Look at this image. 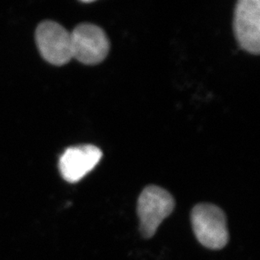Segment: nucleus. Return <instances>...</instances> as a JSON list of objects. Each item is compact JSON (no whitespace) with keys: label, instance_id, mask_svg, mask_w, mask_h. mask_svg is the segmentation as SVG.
I'll return each mask as SVG.
<instances>
[{"label":"nucleus","instance_id":"1","mask_svg":"<svg viewBox=\"0 0 260 260\" xmlns=\"http://www.w3.org/2000/svg\"><path fill=\"white\" fill-rule=\"evenodd\" d=\"M191 223L197 240L206 248L221 249L229 242L226 216L218 206L197 205L192 210Z\"/></svg>","mask_w":260,"mask_h":260},{"label":"nucleus","instance_id":"2","mask_svg":"<svg viewBox=\"0 0 260 260\" xmlns=\"http://www.w3.org/2000/svg\"><path fill=\"white\" fill-rule=\"evenodd\" d=\"M174 206L172 194L161 187L149 185L143 189L138 198V213L144 238L153 237L162 221L172 213Z\"/></svg>","mask_w":260,"mask_h":260},{"label":"nucleus","instance_id":"3","mask_svg":"<svg viewBox=\"0 0 260 260\" xmlns=\"http://www.w3.org/2000/svg\"><path fill=\"white\" fill-rule=\"evenodd\" d=\"M73 58L85 65H97L108 56L110 41L98 25L82 23L71 33Z\"/></svg>","mask_w":260,"mask_h":260},{"label":"nucleus","instance_id":"4","mask_svg":"<svg viewBox=\"0 0 260 260\" xmlns=\"http://www.w3.org/2000/svg\"><path fill=\"white\" fill-rule=\"evenodd\" d=\"M36 42L42 57L55 66L65 65L73 58L71 33L58 23H41L36 30Z\"/></svg>","mask_w":260,"mask_h":260},{"label":"nucleus","instance_id":"5","mask_svg":"<svg viewBox=\"0 0 260 260\" xmlns=\"http://www.w3.org/2000/svg\"><path fill=\"white\" fill-rule=\"evenodd\" d=\"M236 39L242 49L251 54L260 52V2L240 0L236 5L233 20Z\"/></svg>","mask_w":260,"mask_h":260},{"label":"nucleus","instance_id":"6","mask_svg":"<svg viewBox=\"0 0 260 260\" xmlns=\"http://www.w3.org/2000/svg\"><path fill=\"white\" fill-rule=\"evenodd\" d=\"M101 148L94 145L84 144L70 147L59 160L61 176L69 183H76L91 172L102 157Z\"/></svg>","mask_w":260,"mask_h":260}]
</instances>
